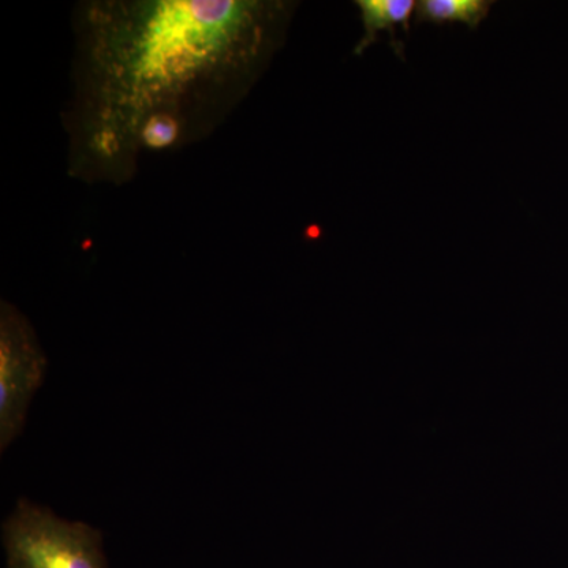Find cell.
Listing matches in <instances>:
<instances>
[{"label": "cell", "instance_id": "5b68a950", "mask_svg": "<svg viewBox=\"0 0 568 568\" xmlns=\"http://www.w3.org/2000/svg\"><path fill=\"white\" fill-rule=\"evenodd\" d=\"M487 0H420L416 7V20L429 24H465L476 29L491 10Z\"/></svg>", "mask_w": 568, "mask_h": 568}, {"label": "cell", "instance_id": "277c9868", "mask_svg": "<svg viewBox=\"0 0 568 568\" xmlns=\"http://www.w3.org/2000/svg\"><path fill=\"white\" fill-rule=\"evenodd\" d=\"M361 11L362 24H364V39L358 41L357 54L364 52L369 44L375 43L381 32H390L392 39L396 29L409 31V22L416 14L417 2L414 0H358L355 2Z\"/></svg>", "mask_w": 568, "mask_h": 568}, {"label": "cell", "instance_id": "7a4b0ae2", "mask_svg": "<svg viewBox=\"0 0 568 568\" xmlns=\"http://www.w3.org/2000/svg\"><path fill=\"white\" fill-rule=\"evenodd\" d=\"M7 568H108L103 536L21 497L2 526Z\"/></svg>", "mask_w": 568, "mask_h": 568}, {"label": "cell", "instance_id": "6da1fadb", "mask_svg": "<svg viewBox=\"0 0 568 568\" xmlns=\"http://www.w3.org/2000/svg\"><path fill=\"white\" fill-rule=\"evenodd\" d=\"M282 0H84L73 11L67 171L132 181L144 153L211 136L282 47Z\"/></svg>", "mask_w": 568, "mask_h": 568}, {"label": "cell", "instance_id": "3957f363", "mask_svg": "<svg viewBox=\"0 0 568 568\" xmlns=\"http://www.w3.org/2000/svg\"><path fill=\"white\" fill-rule=\"evenodd\" d=\"M48 361L28 317L0 305V450L21 436L33 396L47 377Z\"/></svg>", "mask_w": 568, "mask_h": 568}]
</instances>
